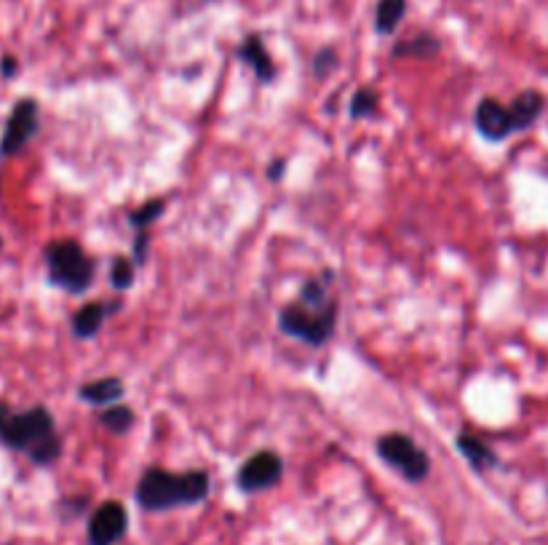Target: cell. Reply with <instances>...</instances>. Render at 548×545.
Listing matches in <instances>:
<instances>
[{"label": "cell", "instance_id": "30bf717a", "mask_svg": "<svg viewBox=\"0 0 548 545\" xmlns=\"http://www.w3.org/2000/svg\"><path fill=\"white\" fill-rule=\"evenodd\" d=\"M543 107H546V99L540 97L538 91H524V94H519L514 99V105L508 107L511 121H514V131L530 129L532 123L538 121V115L543 113Z\"/></svg>", "mask_w": 548, "mask_h": 545}, {"label": "cell", "instance_id": "9c48e42d", "mask_svg": "<svg viewBox=\"0 0 548 545\" xmlns=\"http://www.w3.org/2000/svg\"><path fill=\"white\" fill-rule=\"evenodd\" d=\"M476 129L482 131L490 142H500L508 134H514V121H511L508 107L500 105L498 99L487 97L476 107Z\"/></svg>", "mask_w": 548, "mask_h": 545}, {"label": "cell", "instance_id": "44dd1931", "mask_svg": "<svg viewBox=\"0 0 548 545\" xmlns=\"http://www.w3.org/2000/svg\"><path fill=\"white\" fill-rule=\"evenodd\" d=\"M337 65V59H335V54H332V51H321L319 57H316V62H313V67H316V73L319 75H324L329 70V67H335Z\"/></svg>", "mask_w": 548, "mask_h": 545}, {"label": "cell", "instance_id": "5bb4252c", "mask_svg": "<svg viewBox=\"0 0 548 545\" xmlns=\"http://www.w3.org/2000/svg\"><path fill=\"white\" fill-rule=\"evenodd\" d=\"M458 449L468 457V463L474 465L476 471H484V468H492V465L498 463L495 452L484 441H479L476 436H468V433L458 436Z\"/></svg>", "mask_w": 548, "mask_h": 545}, {"label": "cell", "instance_id": "3957f363", "mask_svg": "<svg viewBox=\"0 0 548 545\" xmlns=\"http://www.w3.org/2000/svg\"><path fill=\"white\" fill-rule=\"evenodd\" d=\"M281 329L308 345H324L332 337L337 324V305L332 300L327 305H305L292 302L281 310Z\"/></svg>", "mask_w": 548, "mask_h": 545}, {"label": "cell", "instance_id": "6da1fadb", "mask_svg": "<svg viewBox=\"0 0 548 545\" xmlns=\"http://www.w3.org/2000/svg\"><path fill=\"white\" fill-rule=\"evenodd\" d=\"M0 441L11 449L27 452L35 465H51L62 455V441L54 428V417L46 407L14 412L0 401Z\"/></svg>", "mask_w": 548, "mask_h": 545}, {"label": "cell", "instance_id": "4fadbf2b", "mask_svg": "<svg viewBox=\"0 0 548 545\" xmlns=\"http://www.w3.org/2000/svg\"><path fill=\"white\" fill-rule=\"evenodd\" d=\"M107 308L102 302H89V305H83L73 318V332L75 337H81V340H89L94 334L99 332V326L105 321Z\"/></svg>", "mask_w": 548, "mask_h": 545}, {"label": "cell", "instance_id": "ac0fdd59", "mask_svg": "<svg viewBox=\"0 0 548 545\" xmlns=\"http://www.w3.org/2000/svg\"><path fill=\"white\" fill-rule=\"evenodd\" d=\"M377 110V94L372 89L356 91V97L351 102V115L353 118H367Z\"/></svg>", "mask_w": 548, "mask_h": 545}, {"label": "cell", "instance_id": "52a82bcc", "mask_svg": "<svg viewBox=\"0 0 548 545\" xmlns=\"http://www.w3.org/2000/svg\"><path fill=\"white\" fill-rule=\"evenodd\" d=\"M129 529V513L121 503L107 500L91 513L89 519V545H115L123 540Z\"/></svg>", "mask_w": 548, "mask_h": 545}, {"label": "cell", "instance_id": "ba28073f", "mask_svg": "<svg viewBox=\"0 0 548 545\" xmlns=\"http://www.w3.org/2000/svg\"><path fill=\"white\" fill-rule=\"evenodd\" d=\"M281 473H284V463L276 452H257L254 457H249L241 471H238V487L244 492H262V489L279 484Z\"/></svg>", "mask_w": 548, "mask_h": 545}, {"label": "cell", "instance_id": "277c9868", "mask_svg": "<svg viewBox=\"0 0 548 545\" xmlns=\"http://www.w3.org/2000/svg\"><path fill=\"white\" fill-rule=\"evenodd\" d=\"M46 262H49L51 281L67 292H86L94 281V262L75 241H54L46 246Z\"/></svg>", "mask_w": 548, "mask_h": 545}, {"label": "cell", "instance_id": "5b68a950", "mask_svg": "<svg viewBox=\"0 0 548 545\" xmlns=\"http://www.w3.org/2000/svg\"><path fill=\"white\" fill-rule=\"evenodd\" d=\"M377 455L393 465L407 481H423L431 471V460L415 441L404 433H388L377 441Z\"/></svg>", "mask_w": 548, "mask_h": 545}, {"label": "cell", "instance_id": "e0dca14e", "mask_svg": "<svg viewBox=\"0 0 548 545\" xmlns=\"http://www.w3.org/2000/svg\"><path fill=\"white\" fill-rule=\"evenodd\" d=\"M99 423L105 425L107 431L126 433L131 431V425H134V412H131L129 407H123V404H115V407H110L107 412H102Z\"/></svg>", "mask_w": 548, "mask_h": 545}, {"label": "cell", "instance_id": "8992f818", "mask_svg": "<svg viewBox=\"0 0 548 545\" xmlns=\"http://www.w3.org/2000/svg\"><path fill=\"white\" fill-rule=\"evenodd\" d=\"M35 131H38V102L30 97L19 99L6 121L3 137H0V158L22 153Z\"/></svg>", "mask_w": 548, "mask_h": 545}, {"label": "cell", "instance_id": "8fae6325", "mask_svg": "<svg viewBox=\"0 0 548 545\" xmlns=\"http://www.w3.org/2000/svg\"><path fill=\"white\" fill-rule=\"evenodd\" d=\"M238 54H241V59H244L246 65H252L254 75H257L260 81H273L276 67H273V59L268 57V51H265V43H262L260 35H249Z\"/></svg>", "mask_w": 548, "mask_h": 545}, {"label": "cell", "instance_id": "ffe728a7", "mask_svg": "<svg viewBox=\"0 0 548 545\" xmlns=\"http://www.w3.org/2000/svg\"><path fill=\"white\" fill-rule=\"evenodd\" d=\"M110 281H113V286L118 289V292L129 289V286L134 284V265H131L129 260H115Z\"/></svg>", "mask_w": 548, "mask_h": 545}, {"label": "cell", "instance_id": "d6986e66", "mask_svg": "<svg viewBox=\"0 0 548 545\" xmlns=\"http://www.w3.org/2000/svg\"><path fill=\"white\" fill-rule=\"evenodd\" d=\"M161 214H164V201H150V204L140 206L137 212L131 214V225L137 230H145L150 222L156 220V217H161Z\"/></svg>", "mask_w": 548, "mask_h": 545}, {"label": "cell", "instance_id": "7c38bea8", "mask_svg": "<svg viewBox=\"0 0 548 545\" xmlns=\"http://www.w3.org/2000/svg\"><path fill=\"white\" fill-rule=\"evenodd\" d=\"M123 396V383L118 377H105V380H94V383L81 385V399L97 407H107Z\"/></svg>", "mask_w": 548, "mask_h": 545}, {"label": "cell", "instance_id": "7402d4cb", "mask_svg": "<svg viewBox=\"0 0 548 545\" xmlns=\"http://www.w3.org/2000/svg\"><path fill=\"white\" fill-rule=\"evenodd\" d=\"M19 65H17V59L14 57H3V62H0V73L6 75V78H11V75L17 73Z\"/></svg>", "mask_w": 548, "mask_h": 545}, {"label": "cell", "instance_id": "9a60e30c", "mask_svg": "<svg viewBox=\"0 0 548 545\" xmlns=\"http://www.w3.org/2000/svg\"><path fill=\"white\" fill-rule=\"evenodd\" d=\"M407 14V0H377V11H375V27L377 33L391 35L399 22Z\"/></svg>", "mask_w": 548, "mask_h": 545}, {"label": "cell", "instance_id": "7a4b0ae2", "mask_svg": "<svg viewBox=\"0 0 548 545\" xmlns=\"http://www.w3.org/2000/svg\"><path fill=\"white\" fill-rule=\"evenodd\" d=\"M209 495V479L204 471L169 473L150 468L137 484V503L150 513L172 511L177 505H196Z\"/></svg>", "mask_w": 548, "mask_h": 545}, {"label": "cell", "instance_id": "2e32d148", "mask_svg": "<svg viewBox=\"0 0 548 545\" xmlns=\"http://www.w3.org/2000/svg\"><path fill=\"white\" fill-rule=\"evenodd\" d=\"M436 51H439V41H436L434 35H418V38H412L407 43H399L396 46V57H434Z\"/></svg>", "mask_w": 548, "mask_h": 545}, {"label": "cell", "instance_id": "603a6c76", "mask_svg": "<svg viewBox=\"0 0 548 545\" xmlns=\"http://www.w3.org/2000/svg\"><path fill=\"white\" fill-rule=\"evenodd\" d=\"M0 249H3V238H0Z\"/></svg>", "mask_w": 548, "mask_h": 545}]
</instances>
